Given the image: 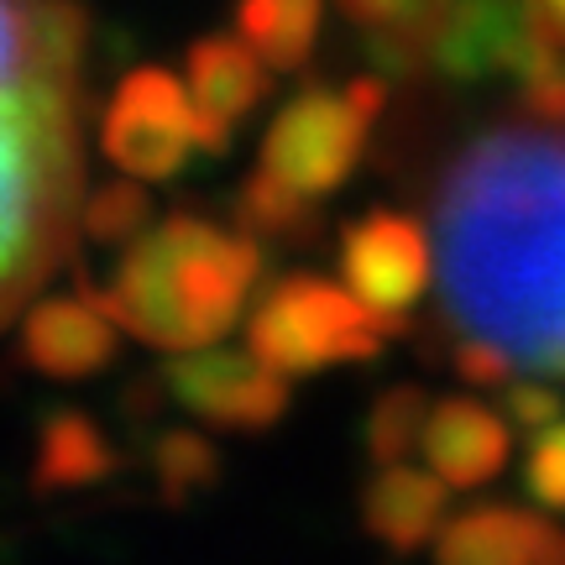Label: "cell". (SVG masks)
I'll return each instance as SVG.
<instances>
[{"instance_id":"cell-1","label":"cell","mask_w":565,"mask_h":565,"mask_svg":"<svg viewBox=\"0 0 565 565\" xmlns=\"http://www.w3.org/2000/svg\"><path fill=\"white\" fill-rule=\"evenodd\" d=\"M435 236L445 330L565 383V141L545 126L482 131L445 168Z\"/></svg>"},{"instance_id":"cell-2","label":"cell","mask_w":565,"mask_h":565,"mask_svg":"<svg viewBox=\"0 0 565 565\" xmlns=\"http://www.w3.org/2000/svg\"><path fill=\"white\" fill-rule=\"evenodd\" d=\"M84 47L79 0H0V324L84 225Z\"/></svg>"},{"instance_id":"cell-3","label":"cell","mask_w":565,"mask_h":565,"mask_svg":"<svg viewBox=\"0 0 565 565\" xmlns=\"http://www.w3.org/2000/svg\"><path fill=\"white\" fill-rule=\"evenodd\" d=\"M263 278V242L200 215H168L121 252L105 288L110 315L158 351H194L242 320Z\"/></svg>"},{"instance_id":"cell-4","label":"cell","mask_w":565,"mask_h":565,"mask_svg":"<svg viewBox=\"0 0 565 565\" xmlns=\"http://www.w3.org/2000/svg\"><path fill=\"white\" fill-rule=\"evenodd\" d=\"M383 320L351 288H335L315 273H288L267 282L246 320V345L282 377H315L324 366L372 362L383 351Z\"/></svg>"},{"instance_id":"cell-5","label":"cell","mask_w":565,"mask_h":565,"mask_svg":"<svg viewBox=\"0 0 565 565\" xmlns=\"http://www.w3.org/2000/svg\"><path fill=\"white\" fill-rule=\"evenodd\" d=\"M387 105V79L377 74H362L345 89H303L299 100H288L278 110V121L267 126L263 137V168L288 179L303 194H335L356 162L366 152V131L383 116Z\"/></svg>"},{"instance_id":"cell-6","label":"cell","mask_w":565,"mask_h":565,"mask_svg":"<svg viewBox=\"0 0 565 565\" xmlns=\"http://www.w3.org/2000/svg\"><path fill=\"white\" fill-rule=\"evenodd\" d=\"M105 158L131 179H173L194 141V95L168 68H131L100 116Z\"/></svg>"},{"instance_id":"cell-7","label":"cell","mask_w":565,"mask_h":565,"mask_svg":"<svg viewBox=\"0 0 565 565\" xmlns=\"http://www.w3.org/2000/svg\"><path fill=\"white\" fill-rule=\"evenodd\" d=\"M555 38L534 0H445L424 58L450 84H487V79H519L534 47Z\"/></svg>"},{"instance_id":"cell-8","label":"cell","mask_w":565,"mask_h":565,"mask_svg":"<svg viewBox=\"0 0 565 565\" xmlns=\"http://www.w3.org/2000/svg\"><path fill=\"white\" fill-rule=\"evenodd\" d=\"M168 398L200 414L215 429L236 435H263L288 414V377L278 366H267L252 345L246 351H173V362L162 366Z\"/></svg>"},{"instance_id":"cell-9","label":"cell","mask_w":565,"mask_h":565,"mask_svg":"<svg viewBox=\"0 0 565 565\" xmlns=\"http://www.w3.org/2000/svg\"><path fill=\"white\" fill-rule=\"evenodd\" d=\"M429 273H435L429 236L414 215L366 210L362 221H351L341 231V278L383 320L387 335L404 330V315L429 288Z\"/></svg>"},{"instance_id":"cell-10","label":"cell","mask_w":565,"mask_h":565,"mask_svg":"<svg viewBox=\"0 0 565 565\" xmlns=\"http://www.w3.org/2000/svg\"><path fill=\"white\" fill-rule=\"evenodd\" d=\"M273 89V63L246 38H200L189 47V95H194V141L204 152H231L236 126Z\"/></svg>"},{"instance_id":"cell-11","label":"cell","mask_w":565,"mask_h":565,"mask_svg":"<svg viewBox=\"0 0 565 565\" xmlns=\"http://www.w3.org/2000/svg\"><path fill=\"white\" fill-rule=\"evenodd\" d=\"M116 315L105 294L79 282L68 299H42L21 320V356L42 377H89L116 362Z\"/></svg>"},{"instance_id":"cell-12","label":"cell","mask_w":565,"mask_h":565,"mask_svg":"<svg viewBox=\"0 0 565 565\" xmlns=\"http://www.w3.org/2000/svg\"><path fill=\"white\" fill-rule=\"evenodd\" d=\"M435 555L445 565H565V529L524 508L487 503L445 524Z\"/></svg>"},{"instance_id":"cell-13","label":"cell","mask_w":565,"mask_h":565,"mask_svg":"<svg viewBox=\"0 0 565 565\" xmlns=\"http://www.w3.org/2000/svg\"><path fill=\"white\" fill-rule=\"evenodd\" d=\"M508 424L477 398H445L424 424V461L450 487H482L508 466Z\"/></svg>"},{"instance_id":"cell-14","label":"cell","mask_w":565,"mask_h":565,"mask_svg":"<svg viewBox=\"0 0 565 565\" xmlns=\"http://www.w3.org/2000/svg\"><path fill=\"white\" fill-rule=\"evenodd\" d=\"M445 477L429 466V471H414V466H383L362 492V524L372 540H383L393 555H408V550L440 540L445 524Z\"/></svg>"},{"instance_id":"cell-15","label":"cell","mask_w":565,"mask_h":565,"mask_svg":"<svg viewBox=\"0 0 565 565\" xmlns=\"http://www.w3.org/2000/svg\"><path fill=\"white\" fill-rule=\"evenodd\" d=\"M116 471V450L105 445L100 424L79 408H53L38 429V461H32V487L38 492H63V487L105 482Z\"/></svg>"},{"instance_id":"cell-16","label":"cell","mask_w":565,"mask_h":565,"mask_svg":"<svg viewBox=\"0 0 565 565\" xmlns=\"http://www.w3.org/2000/svg\"><path fill=\"white\" fill-rule=\"evenodd\" d=\"M335 6L345 11L351 26L366 32V53L383 74L429 68L424 42H429V26H435L445 0H335Z\"/></svg>"},{"instance_id":"cell-17","label":"cell","mask_w":565,"mask_h":565,"mask_svg":"<svg viewBox=\"0 0 565 565\" xmlns=\"http://www.w3.org/2000/svg\"><path fill=\"white\" fill-rule=\"evenodd\" d=\"M236 225H242L246 236H257V242L309 246L320 236V210H315V194H303L288 179L257 168L242 183V194H236Z\"/></svg>"},{"instance_id":"cell-18","label":"cell","mask_w":565,"mask_h":565,"mask_svg":"<svg viewBox=\"0 0 565 565\" xmlns=\"http://www.w3.org/2000/svg\"><path fill=\"white\" fill-rule=\"evenodd\" d=\"M320 6L324 0H242L236 21L273 68H303L320 42Z\"/></svg>"},{"instance_id":"cell-19","label":"cell","mask_w":565,"mask_h":565,"mask_svg":"<svg viewBox=\"0 0 565 565\" xmlns=\"http://www.w3.org/2000/svg\"><path fill=\"white\" fill-rule=\"evenodd\" d=\"M152 477H158L162 503L183 508L194 492L221 482V456L194 429H168V435L152 440Z\"/></svg>"},{"instance_id":"cell-20","label":"cell","mask_w":565,"mask_h":565,"mask_svg":"<svg viewBox=\"0 0 565 565\" xmlns=\"http://www.w3.org/2000/svg\"><path fill=\"white\" fill-rule=\"evenodd\" d=\"M429 424V398L419 387H387L366 414V456L377 466H398L424 440Z\"/></svg>"},{"instance_id":"cell-21","label":"cell","mask_w":565,"mask_h":565,"mask_svg":"<svg viewBox=\"0 0 565 565\" xmlns=\"http://www.w3.org/2000/svg\"><path fill=\"white\" fill-rule=\"evenodd\" d=\"M152 231V194L131 179H116L84 200V236L100 246H131Z\"/></svg>"},{"instance_id":"cell-22","label":"cell","mask_w":565,"mask_h":565,"mask_svg":"<svg viewBox=\"0 0 565 565\" xmlns=\"http://www.w3.org/2000/svg\"><path fill=\"white\" fill-rule=\"evenodd\" d=\"M524 482H529V492H534V503H545V508H555V513H565V419L534 435V445H529V466H524Z\"/></svg>"},{"instance_id":"cell-23","label":"cell","mask_w":565,"mask_h":565,"mask_svg":"<svg viewBox=\"0 0 565 565\" xmlns=\"http://www.w3.org/2000/svg\"><path fill=\"white\" fill-rule=\"evenodd\" d=\"M450 366L461 372L466 383H477V387H508L519 362L508 356L503 345L477 341V335H461V341H456V351H450Z\"/></svg>"},{"instance_id":"cell-24","label":"cell","mask_w":565,"mask_h":565,"mask_svg":"<svg viewBox=\"0 0 565 565\" xmlns=\"http://www.w3.org/2000/svg\"><path fill=\"white\" fill-rule=\"evenodd\" d=\"M503 408H508V419L519 424L524 435H540V429H550V424L565 419V398L555 393V387H545V383H508Z\"/></svg>"},{"instance_id":"cell-25","label":"cell","mask_w":565,"mask_h":565,"mask_svg":"<svg viewBox=\"0 0 565 565\" xmlns=\"http://www.w3.org/2000/svg\"><path fill=\"white\" fill-rule=\"evenodd\" d=\"M534 11H540V21L565 42V0H534Z\"/></svg>"}]
</instances>
